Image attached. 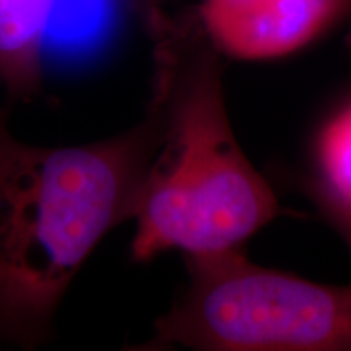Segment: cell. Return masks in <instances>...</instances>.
Here are the masks:
<instances>
[{"label": "cell", "mask_w": 351, "mask_h": 351, "mask_svg": "<svg viewBox=\"0 0 351 351\" xmlns=\"http://www.w3.org/2000/svg\"><path fill=\"white\" fill-rule=\"evenodd\" d=\"M138 13L153 41L161 143L135 207L132 257L236 249L276 217L278 202L231 129L221 54L195 10L171 15L153 0Z\"/></svg>", "instance_id": "6da1fadb"}, {"label": "cell", "mask_w": 351, "mask_h": 351, "mask_svg": "<svg viewBox=\"0 0 351 351\" xmlns=\"http://www.w3.org/2000/svg\"><path fill=\"white\" fill-rule=\"evenodd\" d=\"M0 108V343L32 348L49 337L70 282L112 228L134 218L158 147L148 109L117 137L33 147L8 130Z\"/></svg>", "instance_id": "7a4b0ae2"}, {"label": "cell", "mask_w": 351, "mask_h": 351, "mask_svg": "<svg viewBox=\"0 0 351 351\" xmlns=\"http://www.w3.org/2000/svg\"><path fill=\"white\" fill-rule=\"evenodd\" d=\"M189 285L143 348L351 351V285L267 269L236 249L186 254Z\"/></svg>", "instance_id": "3957f363"}, {"label": "cell", "mask_w": 351, "mask_h": 351, "mask_svg": "<svg viewBox=\"0 0 351 351\" xmlns=\"http://www.w3.org/2000/svg\"><path fill=\"white\" fill-rule=\"evenodd\" d=\"M195 12L219 54L269 60L330 32L348 16L351 0H202Z\"/></svg>", "instance_id": "277c9868"}, {"label": "cell", "mask_w": 351, "mask_h": 351, "mask_svg": "<svg viewBox=\"0 0 351 351\" xmlns=\"http://www.w3.org/2000/svg\"><path fill=\"white\" fill-rule=\"evenodd\" d=\"M52 7L54 0H0V95L8 106L38 95Z\"/></svg>", "instance_id": "5b68a950"}, {"label": "cell", "mask_w": 351, "mask_h": 351, "mask_svg": "<svg viewBox=\"0 0 351 351\" xmlns=\"http://www.w3.org/2000/svg\"><path fill=\"white\" fill-rule=\"evenodd\" d=\"M313 192L351 243V99L327 117L314 140Z\"/></svg>", "instance_id": "8992f818"}, {"label": "cell", "mask_w": 351, "mask_h": 351, "mask_svg": "<svg viewBox=\"0 0 351 351\" xmlns=\"http://www.w3.org/2000/svg\"><path fill=\"white\" fill-rule=\"evenodd\" d=\"M130 2H132V3H134V7H135V8H137V10H138V8H140V7H142V5H145V3L152 2V0H130Z\"/></svg>", "instance_id": "52a82bcc"}, {"label": "cell", "mask_w": 351, "mask_h": 351, "mask_svg": "<svg viewBox=\"0 0 351 351\" xmlns=\"http://www.w3.org/2000/svg\"><path fill=\"white\" fill-rule=\"evenodd\" d=\"M350 244H351V243H350Z\"/></svg>", "instance_id": "ba28073f"}]
</instances>
